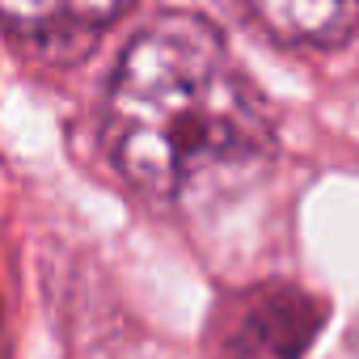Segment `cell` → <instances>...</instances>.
Masks as SVG:
<instances>
[{"instance_id": "obj_1", "label": "cell", "mask_w": 359, "mask_h": 359, "mask_svg": "<svg viewBox=\"0 0 359 359\" xmlns=\"http://www.w3.org/2000/svg\"><path fill=\"white\" fill-rule=\"evenodd\" d=\"M102 140L135 191L187 199L266 156L275 127L224 34L195 13H165L123 51L106 89Z\"/></svg>"}, {"instance_id": "obj_2", "label": "cell", "mask_w": 359, "mask_h": 359, "mask_svg": "<svg viewBox=\"0 0 359 359\" xmlns=\"http://www.w3.org/2000/svg\"><path fill=\"white\" fill-rule=\"evenodd\" d=\"M325 309L287 283L241 292L233 304L220 309L216 346L224 359H304Z\"/></svg>"}, {"instance_id": "obj_3", "label": "cell", "mask_w": 359, "mask_h": 359, "mask_svg": "<svg viewBox=\"0 0 359 359\" xmlns=\"http://www.w3.org/2000/svg\"><path fill=\"white\" fill-rule=\"evenodd\" d=\"M250 18L292 47H342L359 30V0H241Z\"/></svg>"}, {"instance_id": "obj_4", "label": "cell", "mask_w": 359, "mask_h": 359, "mask_svg": "<svg viewBox=\"0 0 359 359\" xmlns=\"http://www.w3.org/2000/svg\"><path fill=\"white\" fill-rule=\"evenodd\" d=\"M127 0H0V18L39 43H76L106 30Z\"/></svg>"}]
</instances>
